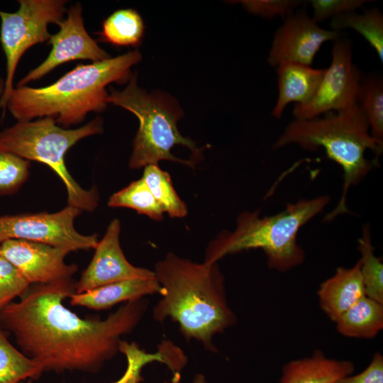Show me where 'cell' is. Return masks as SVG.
<instances>
[{
  "label": "cell",
  "instance_id": "obj_1",
  "mask_svg": "<svg viewBox=\"0 0 383 383\" xmlns=\"http://www.w3.org/2000/svg\"><path fill=\"white\" fill-rule=\"evenodd\" d=\"M74 293L72 278L34 284L0 313V328L12 333L21 351L44 371L98 372L120 353L122 337L135 330L148 308L141 298L105 319L82 318L63 304Z\"/></svg>",
  "mask_w": 383,
  "mask_h": 383
},
{
  "label": "cell",
  "instance_id": "obj_2",
  "mask_svg": "<svg viewBox=\"0 0 383 383\" xmlns=\"http://www.w3.org/2000/svg\"><path fill=\"white\" fill-rule=\"evenodd\" d=\"M153 272L162 289L152 309L154 320L161 323L170 318L187 340L216 352L213 337L236 322L218 263H196L169 252Z\"/></svg>",
  "mask_w": 383,
  "mask_h": 383
},
{
  "label": "cell",
  "instance_id": "obj_3",
  "mask_svg": "<svg viewBox=\"0 0 383 383\" xmlns=\"http://www.w3.org/2000/svg\"><path fill=\"white\" fill-rule=\"evenodd\" d=\"M140 60L141 54L135 50L103 61L78 65L46 87H14L6 109L17 121L50 117L66 128L77 125L90 112L106 109V86L129 81L131 67Z\"/></svg>",
  "mask_w": 383,
  "mask_h": 383
},
{
  "label": "cell",
  "instance_id": "obj_4",
  "mask_svg": "<svg viewBox=\"0 0 383 383\" xmlns=\"http://www.w3.org/2000/svg\"><path fill=\"white\" fill-rule=\"evenodd\" d=\"M293 144L306 151L323 148L327 157L343 170L340 199L326 215L325 221L349 213L347 196L350 188L360 183L374 165L367 159L366 151L370 150L377 159L383 150L370 135L367 120L358 104L347 110L328 112L311 119H294L284 128L272 148Z\"/></svg>",
  "mask_w": 383,
  "mask_h": 383
},
{
  "label": "cell",
  "instance_id": "obj_5",
  "mask_svg": "<svg viewBox=\"0 0 383 383\" xmlns=\"http://www.w3.org/2000/svg\"><path fill=\"white\" fill-rule=\"evenodd\" d=\"M329 196L289 203L272 216L260 217L258 211H244L233 231H223L211 241L205 260L215 263L226 255L250 249H262L268 266L286 272L303 262L305 254L297 243L299 231L328 206Z\"/></svg>",
  "mask_w": 383,
  "mask_h": 383
},
{
  "label": "cell",
  "instance_id": "obj_6",
  "mask_svg": "<svg viewBox=\"0 0 383 383\" xmlns=\"http://www.w3.org/2000/svg\"><path fill=\"white\" fill-rule=\"evenodd\" d=\"M103 132V120L96 117L78 128H64L50 117L17 121L0 131V147L26 160L48 165L65 184L69 206L93 211L99 197L96 187L82 188L67 169L65 156L79 140Z\"/></svg>",
  "mask_w": 383,
  "mask_h": 383
},
{
  "label": "cell",
  "instance_id": "obj_7",
  "mask_svg": "<svg viewBox=\"0 0 383 383\" xmlns=\"http://www.w3.org/2000/svg\"><path fill=\"white\" fill-rule=\"evenodd\" d=\"M136 76L128 81L126 87L118 91L110 89L108 104L121 106L136 116L139 128L133 143V152L129 160L131 169L158 164L160 160H170L194 167V162L176 157L172 148L176 145L188 148L194 155L199 148L189 138L181 135L177 121L181 111L173 100L162 94H148L138 87Z\"/></svg>",
  "mask_w": 383,
  "mask_h": 383
},
{
  "label": "cell",
  "instance_id": "obj_8",
  "mask_svg": "<svg viewBox=\"0 0 383 383\" xmlns=\"http://www.w3.org/2000/svg\"><path fill=\"white\" fill-rule=\"evenodd\" d=\"M15 12L0 9V43L6 57L5 91L0 109L6 110L13 79L23 55L32 46L48 41V25H59L67 11L65 0H18Z\"/></svg>",
  "mask_w": 383,
  "mask_h": 383
},
{
  "label": "cell",
  "instance_id": "obj_9",
  "mask_svg": "<svg viewBox=\"0 0 383 383\" xmlns=\"http://www.w3.org/2000/svg\"><path fill=\"white\" fill-rule=\"evenodd\" d=\"M81 210L67 206L55 213L0 216V243L10 239L29 240L53 247L79 250L95 249L97 235H82L74 226Z\"/></svg>",
  "mask_w": 383,
  "mask_h": 383
},
{
  "label": "cell",
  "instance_id": "obj_10",
  "mask_svg": "<svg viewBox=\"0 0 383 383\" xmlns=\"http://www.w3.org/2000/svg\"><path fill=\"white\" fill-rule=\"evenodd\" d=\"M332 60L313 99L306 104H295L294 119H311L328 112L347 110L357 104L363 73L353 62L352 42L340 37L333 42Z\"/></svg>",
  "mask_w": 383,
  "mask_h": 383
},
{
  "label": "cell",
  "instance_id": "obj_11",
  "mask_svg": "<svg viewBox=\"0 0 383 383\" xmlns=\"http://www.w3.org/2000/svg\"><path fill=\"white\" fill-rule=\"evenodd\" d=\"M82 11L79 2L68 9L67 17L58 25V32L51 35L48 41L52 45L48 57L28 72L16 87L27 86L29 82L41 79L57 67L70 61L84 60L96 62L111 57L88 34Z\"/></svg>",
  "mask_w": 383,
  "mask_h": 383
},
{
  "label": "cell",
  "instance_id": "obj_12",
  "mask_svg": "<svg viewBox=\"0 0 383 383\" xmlns=\"http://www.w3.org/2000/svg\"><path fill=\"white\" fill-rule=\"evenodd\" d=\"M340 37V32L320 27L304 10H297L274 32L267 62L273 67L284 61L311 66L322 45Z\"/></svg>",
  "mask_w": 383,
  "mask_h": 383
},
{
  "label": "cell",
  "instance_id": "obj_13",
  "mask_svg": "<svg viewBox=\"0 0 383 383\" xmlns=\"http://www.w3.org/2000/svg\"><path fill=\"white\" fill-rule=\"evenodd\" d=\"M71 252L66 248L18 239L7 240L1 244V256L12 264L30 284L72 278L78 267L65 262Z\"/></svg>",
  "mask_w": 383,
  "mask_h": 383
},
{
  "label": "cell",
  "instance_id": "obj_14",
  "mask_svg": "<svg viewBox=\"0 0 383 383\" xmlns=\"http://www.w3.org/2000/svg\"><path fill=\"white\" fill-rule=\"evenodd\" d=\"M120 232V221L115 218L99 241L90 263L75 282L76 293L123 280L155 277L153 271L128 262L121 247Z\"/></svg>",
  "mask_w": 383,
  "mask_h": 383
},
{
  "label": "cell",
  "instance_id": "obj_15",
  "mask_svg": "<svg viewBox=\"0 0 383 383\" xmlns=\"http://www.w3.org/2000/svg\"><path fill=\"white\" fill-rule=\"evenodd\" d=\"M326 68L317 69L296 62L284 61L276 67L278 96L272 116L282 118L292 102L304 105L310 102L321 85Z\"/></svg>",
  "mask_w": 383,
  "mask_h": 383
},
{
  "label": "cell",
  "instance_id": "obj_16",
  "mask_svg": "<svg viewBox=\"0 0 383 383\" xmlns=\"http://www.w3.org/2000/svg\"><path fill=\"white\" fill-rule=\"evenodd\" d=\"M161 292V287L154 277L121 281L82 293H74L69 298L72 306L100 311L121 302L144 298L147 295L160 294Z\"/></svg>",
  "mask_w": 383,
  "mask_h": 383
},
{
  "label": "cell",
  "instance_id": "obj_17",
  "mask_svg": "<svg viewBox=\"0 0 383 383\" xmlns=\"http://www.w3.org/2000/svg\"><path fill=\"white\" fill-rule=\"evenodd\" d=\"M323 311L333 321L365 296L358 260L351 268L338 267L323 282L318 292Z\"/></svg>",
  "mask_w": 383,
  "mask_h": 383
},
{
  "label": "cell",
  "instance_id": "obj_18",
  "mask_svg": "<svg viewBox=\"0 0 383 383\" xmlns=\"http://www.w3.org/2000/svg\"><path fill=\"white\" fill-rule=\"evenodd\" d=\"M120 353L126 358L127 367L124 374L111 383H142V370L145 366L154 362L165 365L172 374L173 380L181 378V373L187 363L182 350L170 340H162L155 353H147L135 342L122 340Z\"/></svg>",
  "mask_w": 383,
  "mask_h": 383
},
{
  "label": "cell",
  "instance_id": "obj_19",
  "mask_svg": "<svg viewBox=\"0 0 383 383\" xmlns=\"http://www.w3.org/2000/svg\"><path fill=\"white\" fill-rule=\"evenodd\" d=\"M353 371V362L330 359L316 351L310 357L286 364L279 383H335Z\"/></svg>",
  "mask_w": 383,
  "mask_h": 383
},
{
  "label": "cell",
  "instance_id": "obj_20",
  "mask_svg": "<svg viewBox=\"0 0 383 383\" xmlns=\"http://www.w3.org/2000/svg\"><path fill=\"white\" fill-rule=\"evenodd\" d=\"M335 322L337 330L343 335L373 338L383 328V304L364 296Z\"/></svg>",
  "mask_w": 383,
  "mask_h": 383
},
{
  "label": "cell",
  "instance_id": "obj_21",
  "mask_svg": "<svg viewBox=\"0 0 383 383\" xmlns=\"http://www.w3.org/2000/svg\"><path fill=\"white\" fill-rule=\"evenodd\" d=\"M331 30L350 28L361 35L375 50L383 62V15L378 8L365 10L362 13H345L331 18Z\"/></svg>",
  "mask_w": 383,
  "mask_h": 383
},
{
  "label": "cell",
  "instance_id": "obj_22",
  "mask_svg": "<svg viewBox=\"0 0 383 383\" xmlns=\"http://www.w3.org/2000/svg\"><path fill=\"white\" fill-rule=\"evenodd\" d=\"M144 33V23L140 14L132 9H119L102 23L98 33L102 41L117 46H136Z\"/></svg>",
  "mask_w": 383,
  "mask_h": 383
},
{
  "label": "cell",
  "instance_id": "obj_23",
  "mask_svg": "<svg viewBox=\"0 0 383 383\" xmlns=\"http://www.w3.org/2000/svg\"><path fill=\"white\" fill-rule=\"evenodd\" d=\"M43 372V366L16 348L0 328V383L38 379Z\"/></svg>",
  "mask_w": 383,
  "mask_h": 383
},
{
  "label": "cell",
  "instance_id": "obj_24",
  "mask_svg": "<svg viewBox=\"0 0 383 383\" xmlns=\"http://www.w3.org/2000/svg\"><path fill=\"white\" fill-rule=\"evenodd\" d=\"M357 102L365 113L370 133L375 141L383 147V79L377 74L364 75Z\"/></svg>",
  "mask_w": 383,
  "mask_h": 383
},
{
  "label": "cell",
  "instance_id": "obj_25",
  "mask_svg": "<svg viewBox=\"0 0 383 383\" xmlns=\"http://www.w3.org/2000/svg\"><path fill=\"white\" fill-rule=\"evenodd\" d=\"M142 178L164 213H167L172 218L187 216V205L174 189L170 174L162 170L158 164L146 165Z\"/></svg>",
  "mask_w": 383,
  "mask_h": 383
},
{
  "label": "cell",
  "instance_id": "obj_26",
  "mask_svg": "<svg viewBox=\"0 0 383 383\" xmlns=\"http://www.w3.org/2000/svg\"><path fill=\"white\" fill-rule=\"evenodd\" d=\"M358 250L365 296L383 304V264L374 253L369 225L362 228L358 239Z\"/></svg>",
  "mask_w": 383,
  "mask_h": 383
},
{
  "label": "cell",
  "instance_id": "obj_27",
  "mask_svg": "<svg viewBox=\"0 0 383 383\" xmlns=\"http://www.w3.org/2000/svg\"><path fill=\"white\" fill-rule=\"evenodd\" d=\"M110 207H125L135 210L139 214L161 221L164 211L143 178L133 181L112 194L108 201Z\"/></svg>",
  "mask_w": 383,
  "mask_h": 383
},
{
  "label": "cell",
  "instance_id": "obj_28",
  "mask_svg": "<svg viewBox=\"0 0 383 383\" xmlns=\"http://www.w3.org/2000/svg\"><path fill=\"white\" fill-rule=\"evenodd\" d=\"M30 161L0 147V196L16 192L29 176Z\"/></svg>",
  "mask_w": 383,
  "mask_h": 383
},
{
  "label": "cell",
  "instance_id": "obj_29",
  "mask_svg": "<svg viewBox=\"0 0 383 383\" xmlns=\"http://www.w3.org/2000/svg\"><path fill=\"white\" fill-rule=\"evenodd\" d=\"M30 286L16 267L0 256V313L14 299L23 296Z\"/></svg>",
  "mask_w": 383,
  "mask_h": 383
},
{
  "label": "cell",
  "instance_id": "obj_30",
  "mask_svg": "<svg viewBox=\"0 0 383 383\" xmlns=\"http://www.w3.org/2000/svg\"><path fill=\"white\" fill-rule=\"evenodd\" d=\"M250 13L267 19H284L304 4L300 0H247L240 1Z\"/></svg>",
  "mask_w": 383,
  "mask_h": 383
},
{
  "label": "cell",
  "instance_id": "obj_31",
  "mask_svg": "<svg viewBox=\"0 0 383 383\" xmlns=\"http://www.w3.org/2000/svg\"><path fill=\"white\" fill-rule=\"evenodd\" d=\"M370 0H311L313 10L312 19L317 23L339 15L355 12Z\"/></svg>",
  "mask_w": 383,
  "mask_h": 383
},
{
  "label": "cell",
  "instance_id": "obj_32",
  "mask_svg": "<svg viewBox=\"0 0 383 383\" xmlns=\"http://www.w3.org/2000/svg\"><path fill=\"white\" fill-rule=\"evenodd\" d=\"M335 383H383V357L375 353L368 367L355 376H346Z\"/></svg>",
  "mask_w": 383,
  "mask_h": 383
},
{
  "label": "cell",
  "instance_id": "obj_33",
  "mask_svg": "<svg viewBox=\"0 0 383 383\" xmlns=\"http://www.w3.org/2000/svg\"><path fill=\"white\" fill-rule=\"evenodd\" d=\"M163 383H170L167 381H164ZM192 383H208L205 376L201 373L195 374Z\"/></svg>",
  "mask_w": 383,
  "mask_h": 383
},
{
  "label": "cell",
  "instance_id": "obj_34",
  "mask_svg": "<svg viewBox=\"0 0 383 383\" xmlns=\"http://www.w3.org/2000/svg\"><path fill=\"white\" fill-rule=\"evenodd\" d=\"M5 91V78L0 76V101L1 100Z\"/></svg>",
  "mask_w": 383,
  "mask_h": 383
},
{
  "label": "cell",
  "instance_id": "obj_35",
  "mask_svg": "<svg viewBox=\"0 0 383 383\" xmlns=\"http://www.w3.org/2000/svg\"><path fill=\"white\" fill-rule=\"evenodd\" d=\"M0 256H1V245H0Z\"/></svg>",
  "mask_w": 383,
  "mask_h": 383
},
{
  "label": "cell",
  "instance_id": "obj_36",
  "mask_svg": "<svg viewBox=\"0 0 383 383\" xmlns=\"http://www.w3.org/2000/svg\"><path fill=\"white\" fill-rule=\"evenodd\" d=\"M21 383H26V382H21Z\"/></svg>",
  "mask_w": 383,
  "mask_h": 383
}]
</instances>
